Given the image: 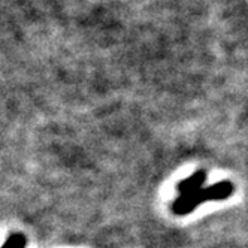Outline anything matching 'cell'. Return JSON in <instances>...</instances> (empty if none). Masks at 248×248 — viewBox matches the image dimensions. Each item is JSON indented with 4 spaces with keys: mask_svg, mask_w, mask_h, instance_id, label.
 Listing matches in <instances>:
<instances>
[{
    "mask_svg": "<svg viewBox=\"0 0 248 248\" xmlns=\"http://www.w3.org/2000/svg\"><path fill=\"white\" fill-rule=\"evenodd\" d=\"M206 176H208L206 170H196L194 173H191L188 178H186L181 183H178V186H176V190H178L180 196H186V194H190L193 191L202 188V184L206 181Z\"/></svg>",
    "mask_w": 248,
    "mask_h": 248,
    "instance_id": "obj_2",
    "label": "cell"
},
{
    "mask_svg": "<svg viewBox=\"0 0 248 248\" xmlns=\"http://www.w3.org/2000/svg\"><path fill=\"white\" fill-rule=\"evenodd\" d=\"M235 187L230 181H220L205 188H199L186 196L176 198L172 205V212L176 216H187L193 212L199 205L211 202V201H223L232 196Z\"/></svg>",
    "mask_w": 248,
    "mask_h": 248,
    "instance_id": "obj_1",
    "label": "cell"
},
{
    "mask_svg": "<svg viewBox=\"0 0 248 248\" xmlns=\"http://www.w3.org/2000/svg\"><path fill=\"white\" fill-rule=\"evenodd\" d=\"M27 238L23 233H12L8 236L2 248H26Z\"/></svg>",
    "mask_w": 248,
    "mask_h": 248,
    "instance_id": "obj_3",
    "label": "cell"
}]
</instances>
